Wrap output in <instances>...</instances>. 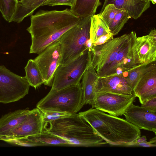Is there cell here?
Segmentation results:
<instances>
[{
  "mask_svg": "<svg viewBox=\"0 0 156 156\" xmlns=\"http://www.w3.org/2000/svg\"><path fill=\"white\" fill-rule=\"evenodd\" d=\"M81 19L68 9L61 11L41 10L32 15L30 25L27 29L31 36L29 53L39 54L78 24Z\"/></svg>",
  "mask_w": 156,
  "mask_h": 156,
  "instance_id": "obj_1",
  "label": "cell"
},
{
  "mask_svg": "<svg viewBox=\"0 0 156 156\" xmlns=\"http://www.w3.org/2000/svg\"><path fill=\"white\" fill-rule=\"evenodd\" d=\"M78 114L110 145L127 147L141 136L140 129L123 118L93 108Z\"/></svg>",
  "mask_w": 156,
  "mask_h": 156,
  "instance_id": "obj_2",
  "label": "cell"
},
{
  "mask_svg": "<svg viewBox=\"0 0 156 156\" xmlns=\"http://www.w3.org/2000/svg\"><path fill=\"white\" fill-rule=\"evenodd\" d=\"M43 130L68 141L74 147H99L107 144L77 113L44 123Z\"/></svg>",
  "mask_w": 156,
  "mask_h": 156,
  "instance_id": "obj_3",
  "label": "cell"
},
{
  "mask_svg": "<svg viewBox=\"0 0 156 156\" xmlns=\"http://www.w3.org/2000/svg\"><path fill=\"white\" fill-rule=\"evenodd\" d=\"M80 83L57 90L51 89L37 104L41 111H52L71 114L77 113L84 105Z\"/></svg>",
  "mask_w": 156,
  "mask_h": 156,
  "instance_id": "obj_4",
  "label": "cell"
},
{
  "mask_svg": "<svg viewBox=\"0 0 156 156\" xmlns=\"http://www.w3.org/2000/svg\"><path fill=\"white\" fill-rule=\"evenodd\" d=\"M91 17L81 19L78 24L58 40L62 49L60 64L65 65L70 62L88 48L87 44L90 38Z\"/></svg>",
  "mask_w": 156,
  "mask_h": 156,
  "instance_id": "obj_5",
  "label": "cell"
},
{
  "mask_svg": "<svg viewBox=\"0 0 156 156\" xmlns=\"http://www.w3.org/2000/svg\"><path fill=\"white\" fill-rule=\"evenodd\" d=\"M91 61V49L88 48L70 62L60 64L55 71L51 89L59 90L80 83Z\"/></svg>",
  "mask_w": 156,
  "mask_h": 156,
  "instance_id": "obj_6",
  "label": "cell"
},
{
  "mask_svg": "<svg viewBox=\"0 0 156 156\" xmlns=\"http://www.w3.org/2000/svg\"><path fill=\"white\" fill-rule=\"evenodd\" d=\"M132 32L109 41L104 44L92 46L91 62L100 77L115 60L121 49L128 40Z\"/></svg>",
  "mask_w": 156,
  "mask_h": 156,
  "instance_id": "obj_7",
  "label": "cell"
},
{
  "mask_svg": "<svg viewBox=\"0 0 156 156\" xmlns=\"http://www.w3.org/2000/svg\"><path fill=\"white\" fill-rule=\"evenodd\" d=\"M30 85L25 76L16 74L0 66V103L18 101L29 92Z\"/></svg>",
  "mask_w": 156,
  "mask_h": 156,
  "instance_id": "obj_8",
  "label": "cell"
},
{
  "mask_svg": "<svg viewBox=\"0 0 156 156\" xmlns=\"http://www.w3.org/2000/svg\"><path fill=\"white\" fill-rule=\"evenodd\" d=\"M62 54L61 46L57 40L46 47L34 59L42 73L44 85L51 86L55 71L60 64Z\"/></svg>",
  "mask_w": 156,
  "mask_h": 156,
  "instance_id": "obj_9",
  "label": "cell"
},
{
  "mask_svg": "<svg viewBox=\"0 0 156 156\" xmlns=\"http://www.w3.org/2000/svg\"><path fill=\"white\" fill-rule=\"evenodd\" d=\"M136 97L125 96L115 94L97 92L91 105L92 108L116 116L123 115Z\"/></svg>",
  "mask_w": 156,
  "mask_h": 156,
  "instance_id": "obj_10",
  "label": "cell"
},
{
  "mask_svg": "<svg viewBox=\"0 0 156 156\" xmlns=\"http://www.w3.org/2000/svg\"><path fill=\"white\" fill-rule=\"evenodd\" d=\"M44 124L42 113L36 107L30 110L24 120L0 140L5 142L41 133Z\"/></svg>",
  "mask_w": 156,
  "mask_h": 156,
  "instance_id": "obj_11",
  "label": "cell"
},
{
  "mask_svg": "<svg viewBox=\"0 0 156 156\" xmlns=\"http://www.w3.org/2000/svg\"><path fill=\"white\" fill-rule=\"evenodd\" d=\"M132 49L135 64H148L156 61V29H152L147 35L137 37L133 42Z\"/></svg>",
  "mask_w": 156,
  "mask_h": 156,
  "instance_id": "obj_12",
  "label": "cell"
},
{
  "mask_svg": "<svg viewBox=\"0 0 156 156\" xmlns=\"http://www.w3.org/2000/svg\"><path fill=\"white\" fill-rule=\"evenodd\" d=\"M136 37V32L132 31L130 37L119 52L115 60L101 77L113 75H120L138 65L134 63L132 49L133 44Z\"/></svg>",
  "mask_w": 156,
  "mask_h": 156,
  "instance_id": "obj_13",
  "label": "cell"
},
{
  "mask_svg": "<svg viewBox=\"0 0 156 156\" xmlns=\"http://www.w3.org/2000/svg\"><path fill=\"white\" fill-rule=\"evenodd\" d=\"M123 115L126 119L139 129L156 134V113L150 112L141 106L132 103Z\"/></svg>",
  "mask_w": 156,
  "mask_h": 156,
  "instance_id": "obj_14",
  "label": "cell"
},
{
  "mask_svg": "<svg viewBox=\"0 0 156 156\" xmlns=\"http://www.w3.org/2000/svg\"><path fill=\"white\" fill-rule=\"evenodd\" d=\"M5 142L24 147L51 145L74 147L68 141L44 130L41 133L20 139L8 140Z\"/></svg>",
  "mask_w": 156,
  "mask_h": 156,
  "instance_id": "obj_15",
  "label": "cell"
},
{
  "mask_svg": "<svg viewBox=\"0 0 156 156\" xmlns=\"http://www.w3.org/2000/svg\"><path fill=\"white\" fill-rule=\"evenodd\" d=\"M111 93L125 96L133 95V90L126 78L121 75H113L99 77L97 92Z\"/></svg>",
  "mask_w": 156,
  "mask_h": 156,
  "instance_id": "obj_16",
  "label": "cell"
},
{
  "mask_svg": "<svg viewBox=\"0 0 156 156\" xmlns=\"http://www.w3.org/2000/svg\"><path fill=\"white\" fill-rule=\"evenodd\" d=\"M133 92L141 104L156 97V68L148 72L141 77L133 89Z\"/></svg>",
  "mask_w": 156,
  "mask_h": 156,
  "instance_id": "obj_17",
  "label": "cell"
},
{
  "mask_svg": "<svg viewBox=\"0 0 156 156\" xmlns=\"http://www.w3.org/2000/svg\"><path fill=\"white\" fill-rule=\"evenodd\" d=\"M99 77L91 62L84 72L81 83L84 104L91 105L99 88Z\"/></svg>",
  "mask_w": 156,
  "mask_h": 156,
  "instance_id": "obj_18",
  "label": "cell"
},
{
  "mask_svg": "<svg viewBox=\"0 0 156 156\" xmlns=\"http://www.w3.org/2000/svg\"><path fill=\"white\" fill-rule=\"evenodd\" d=\"M30 111L28 109L18 110L2 116L0 118V139L24 120Z\"/></svg>",
  "mask_w": 156,
  "mask_h": 156,
  "instance_id": "obj_19",
  "label": "cell"
},
{
  "mask_svg": "<svg viewBox=\"0 0 156 156\" xmlns=\"http://www.w3.org/2000/svg\"><path fill=\"white\" fill-rule=\"evenodd\" d=\"M113 4L118 9L127 12L133 19L136 20L150 6V1H141L134 3L130 0H110L106 5Z\"/></svg>",
  "mask_w": 156,
  "mask_h": 156,
  "instance_id": "obj_20",
  "label": "cell"
},
{
  "mask_svg": "<svg viewBox=\"0 0 156 156\" xmlns=\"http://www.w3.org/2000/svg\"><path fill=\"white\" fill-rule=\"evenodd\" d=\"M48 0H19L11 22H21L26 17L31 16L34 11Z\"/></svg>",
  "mask_w": 156,
  "mask_h": 156,
  "instance_id": "obj_21",
  "label": "cell"
},
{
  "mask_svg": "<svg viewBox=\"0 0 156 156\" xmlns=\"http://www.w3.org/2000/svg\"><path fill=\"white\" fill-rule=\"evenodd\" d=\"M101 4L100 0H76L70 10L76 15L82 19L94 15Z\"/></svg>",
  "mask_w": 156,
  "mask_h": 156,
  "instance_id": "obj_22",
  "label": "cell"
},
{
  "mask_svg": "<svg viewBox=\"0 0 156 156\" xmlns=\"http://www.w3.org/2000/svg\"><path fill=\"white\" fill-rule=\"evenodd\" d=\"M156 68V61L145 64L138 65L131 69L120 74L127 80L133 90L141 77L148 72Z\"/></svg>",
  "mask_w": 156,
  "mask_h": 156,
  "instance_id": "obj_23",
  "label": "cell"
},
{
  "mask_svg": "<svg viewBox=\"0 0 156 156\" xmlns=\"http://www.w3.org/2000/svg\"><path fill=\"white\" fill-rule=\"evenodd\" d=\"M25 77L30 86L35 89L44 83L42 73L34 59H29L24 68Z\"/></svg>",
  "mask_w": 156,
  "mask_h": 156,
  "instance_id": "obj_24",
  "label": "cell"
},
{
  "mask_svg": "<svg viewBox=\"0 0 156 156\" xmlns=\"http://www.w3.org/2000/svg\"><path fill=\"white\" fill-rule=\"evenodd\" d=\"M110 33L108 26L98 14L91 16L89 39L92 44L101 36Z\"/></svg>",
  "mask_w": 156,
  "mask_h": 156,
  "instance_id": "obj_25",
  "label": "cell"
},
{
  "mask_svg": "<svg viewBox=\"0 0 156 156\" xmlns=\"http://www.w3.org/2000/svg\"><path fill=\"white\" fill-rule=\"evenodd\" d=\"M131 18V17L127 12L122 10L116 15L108 27L113 36L119 33L125 24Z\"/></svg>",
  "mask_w": 156,
  "mask_h": 156,
  "instance_id": "obj_26",
  "label": "cell"
},
{
  "mask_svg": "<svg viewBox=\"0 0 156 156\" xmlns=\"http://www.w3.org/2000/svg\"><path fill=\"white\" fill-rule=\"evenodd\" d=\"M121 11L116 8L113 4L109 3L106 5L98 15L109 27L116 15Z\"/></svg>",
  "mask_w": 156,
  "mask_h": 156,
  "instance_id": "obj_27",
  "label": "cell"
},
{
  "mask_svg": "<svg viewBox=\"0 0 156 156\" xmlns=\"http://www.w3.org/2000/svg\"><path fill=\"white\" fill-rule=\"evenodd\" d=\"M43 114L44 123L52 122L58 119L66 117L71 114L52 111H41Z\"/></svg>",
  "mask_w": 156,
  "mask_h": 156,
  "instance_id": "obj_28",
  "label": "cell"
},
{
  "mask_svg": "<svg viewBox=\"0 0 156 156\" xmlns=\"http://www.w3.org/2000/svg\"><path fill=\"white\" fill-rule=\"evenodd\" d=\"M76 0H48L41 5L54 6L58 5H64L72 7L74 5Z\"/></svg>",
  "mask_w": 156,
  "mask_h": 156,
  "instance_id": "obj_29",
  "label": "cell"
},
{
  "mask_svg": "<svg viewBox=\"0 0 156 156\" xmlns=\"http://www.w3.org/2000/svg\"><path fill=\"white\" fill-rule=\"evenodd\" d=\"M141 106L150 112L156 113V97L146 101Z\"/></svg>",
  "mask_w": 156,
  "mask_h": 156,
  "instance_id": "obj_30",
  "label": "cell"
},
{
  "mask_svg": "<svg viewBox=\"0 0 156 156\" xmlns=\"http://www.w3.org/2000/svg\"><path fill=\"white\" fill-rule=\"evenodd\" d=\"M113 38V35L112 33L106 34L98 38L92 44V46H95L103 44Z\"/></svg>",
  "mask_w": 156,
  "mask_h": 156,
  "instance_id": "obj_31",
  "label": "cell"
},
{
  "mask_svg": "<svg viewBox=\"0 0 156 156\" xmlns=\"http://www.w3.org/2000/svg\"><path fill=\"white\" fill-rule=\"evenodd\" d=\"M155 147L156 144L152 143L150 140L149 141L135 143L133 142L129 144L127 147Z\"/></svg>",
  "mask_w": 156,
  "mask_h": 156,
  "instance_id": "obj_32",
  "label": "cell"
},
{
  "mask_svg": "<svg viewBox=\"0 0 156 156\" xmlns=\"http://www.w3.org/2000/svg\"><path fill=\"white\" fill-rule=\"evenodd\" d=\"M146 141H147V139L146 136H140L133 142L135 143H139Z\"/></svg>",
  "mask_w": 156,
  "mask_h": 156,
  "instance_id": "obj_33",
  "label": "cell"
},
{
  "mask_svg": "<svg viewBox=\"0 0 156 156\" xmlns=\"http://www.w3.org/2000/svg\"><path fill=\"white\" fill-rule=\"evenodd\" d=\"M134 3H136L139 2L141 1H150V0H130Z\"/></svg>",
  "mask_w": 156,
  "mask_h": 156,
  "instance_id": "obj_34",
  "label": "cell"
},
{
  "mask_svg": "<svg viewBox=\"0 0 156 156\" xmlns=\"http://www.w3.org/2000/svg\"><path fill=\"white\" fill-rule=\"evenodd\" d=\"M109 0H105V1L104 2V4H103V5L102 7V8L101 9V12L103 10V9H104L105 7V6L106 5L107 3L108 2V1Z\"/></svg>",
  "mask_w": 156,
  "mask_h": 156,
  "instance_id": "obj_35",
  "label": "cell"
},
{
  "mask_svg": "<svg viewBox=\"0 0 156 156\" xmlns=\"http://www.w3.org/2000/svg\"><path fill=\"white\" fill-rule=\"evenodd\" d=\"M153 4H155L156 3V0H150Z\"/></svg>",
  "mask_w": 156,
  "mask_h": 156,
  "instance_id": "obj_36",
  "label": "cell"
},
{
  "mask_svg": "<svg viewBox=\"0 0 156 156\" xmlns=\"http://www.w3.org/2000/svg\"><path fill=\"white\" fill-rule=\"evenodd\" d=\"M14 1H16V2H17V1H18L19 0H14Z\"/></svg>",
  "mask_w": 156,
  "mask_h": 156,
  "instance_id": "obj_37",
  "label": "cell"
}]
</instances>
